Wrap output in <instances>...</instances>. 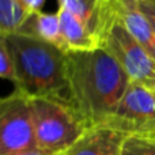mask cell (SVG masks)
I'll use <instances>...</instances> for the list:
<instances>
[{
	"label": "cell",
	"mask_w": 155,
	"mask_h": 155,
	"mask_svg": "<svg viewBox=\"0 0 155 155\" xmlns=\"http://www.w3.org/2000/svg\"><path fill=\"white\" fill-rule=\"evenodd\" d=\"M101 48L117 60L131 80L155 88V59L118 21L109 27L101 41Z\"/></svg>",
	"instance_id": "cell-5"
},
{
	"label": "cell",
	"mask_w": 155,
	"mask_h": 155,
	"mask_svg": "<svg viewBox=\"0 0 155 155\" xmlns=\"http://www.w3.org/2000/svg\"><path fill=\"white\" fill-rule=\"evenodd\" d=\"M129 134L110 125L90 127L61 155H121Z\"/></svg>",
	"instance_id": "cell-7"
},
{
	"label": "cell",
	"mask_w": 155,
	"mask_h": 155,
	"mask_svg": "<svg viewBox=\"0 0 155 155\" xmlns=\"http://www.w3.org/2000/svg\"><path fill=\"white\" fill-rule=\"evenodd\" d=\"M59 8H64L95 35L99 46L106 31L114 22L110 0H59Z\"/></svg>",
	"instance_id": "cell-8"
},
{
	"label": "cell",
	"mask_w": 155,
	"mask_h": 155,
	"mask_svg": "<svg viewBox=\"0 0 155 155\" xmlns=\"http://www.w3.org/2000/svg\"><path fill=\"white\" fill-rule=\"evenodd\" d=\"M121 155H155V137L132 134L127 137Z\"/></svg>",
	"instance_id": "cell-13"
},
{
	"label": "cell",
	"mask_w": 155,
	"mask_h": 155,
	"mask_svg": "<svg viewBox=\"0 0 155 155\" xmlns=\"http://www.w3.org/2000/svg\"><path fill=\"white\" fill-rule=\"evenodd\" d=\"M16 34L27 35L48 42L57 48L67 51L64 38L61 35V27H60V19L57 12H31Z\"/></svg>",
	"instance_id": "cell-10"
},
{
	"label": "cell",
	"mask_w": 155,
	"mask_h": 155,
	"mask_svg": "<svg viewBox=\"0 0 155 155\" xmlns=\"http://www.w3.org/2000/svg\"><path fill=\"white\" fill-rule=\"evenodd\" d=\"M37 148L61 155L84 134L87 125L68 99L31 98Z\"/></svg>",
	"instance_id": "cell-3"
},
{
	"label": "cell",
	"mask_w": 155,
	"mask_h": 155,
	"mask_svg": "<svg viewBox=\"0 0 155 155\" xmlns=\"http://www.w3.org/2000/svg\"><path fill=\"white\" fill-rule=\"evenodd\" d=\"M29 15L19 0H0V35L16 33Z\"/></svg>",
	"instance_id": "cell-12"
},
{
	"label": "cell",
	"mask_w": 155,
	"mask_h": 155,
	"mask_svg": "<svg viewBox=\"0 0 155 155\" xmlns=\"http://www.w3.org/2000/svg\"><path fill=\"white\" fill-rule=\"evenodd\" d=\"M0 76L5 80L12 82L14 84L16 82L15 64L3 40H0Z\"/></svg>",
	"instance_id": "cell-14"
},
{
	"label": "cell",
	"mask_w": 155,
	"mask_h": 155,
	"mask_svg": "<svg viewBox=\"0 0 155 155\" xmlns=\"http://www.w3.org/2000/svg\"><path fill=\"white\" fill-rule=\"evenodd\" d=\"M12 155H53V154L45 153V151L40 150V148H31V150L22 151V153H16V154H12Z\"/></svg>",
	"instance_id": "cell-18"
},
{
	"label": "cell",
	"mask_w": 155,
	"mask_h": 155,
	"mask_svg": "<svg viewBox=\"0 0 155 155\" xmlns=\"http://www.w3.org/2000/svg\"><path fill=\"white\" fill-rule=\"evenodd\" d=\"M68 98L87 128L104 125L113 116L131 79L104 48L67 52Z\"/></svg>",
	"instance_id": "cell-1"
},
{
	"label": "cell",
	"mask_w": 155,
	"mask_h": 155,
	"mask_svg": "<svg viewBox=\"0 0 155 155\" xmlns=\"http://www.w3.org/2000/svg\"><path fill=\"white\" fill-rule=\"evenodd\" d=\"M15 64V88L30 98L68 99L67 52L22 34L0 35Z\"/></svg>",
	"instance_id": "cell-2"
},
{
	"label": "cell",
	"mask_w": 155,
	"mask_h": 155,
	"mask_svg": "<svg viewBox=\"0 0 155 155\" xmlns=\"http://www.w3.org/2000/svg\"><path fill=\"white\" fill-rule=\"evenodd\" d=\"M137 10L146 16L155 34V0H135Z\"/></svg>",
	"instance_id": "cell-15"
},
{
	"label": "cell",
	"mask_w": 155,
	"mask_h": 155,
	"mask_svg": "<svg viewBox=\"0 0 155 155\" xmlns=\"http://www.w3.org/2000/svg\"><path fill=\"white\" fill-rule=\"evenodd\" d=\"M37 148L31 98L14 90L0 102V155Z\"/></svg>",
	"instance_id": "cell-4"
},
{
	"label": "cell",
	"mask_w": 155,
	"mask_h": 155,
	"mask_svg": "<svg viewBox=\"0 0 155 155\" xmlns=\"http://www.w3.org/2000/svg\"><path fill=\"white\" fill-rule=\"evenodd\" d=\"M19 2L31 14V12H40V11H42V7L46 0H19Z\"/></svg>",
	"instance_id": "cell-16"
},
{
	"label": "cell",
	"mask_w": 155,
	"mask_h": 155,
	"mask_svg": "<svg viewBox=\"0 0 155 155\" xmlns=\"http://www.w3.org/2000/svg\"><path fill=\"white\" fill-rule=\"evenodd\" d=\"M136 134L137 135H146V136L155 137V120H153L151 123H148L147 125H144L143 128H140Z\"/></svg>",
	"instance_id": "cell-17"
},
{
	"label": "cell",
	"mask_w": 155,
	"mask_h": 155,
	"mask_svg": "<svg viewBox=\"0 0 155 155\" xmlns=\"http://www.w3.org/2000/svg\"><path fill=\"white\" fill-rule=\"evenodd\" d=\"M57 14L60 19L61 35L64 38L68 52H83L101 48L95 35L75 15H72L64 8H59Z\"/></svg>",
	"instance_id": "cell-11"
},
{
	"label": "cell",
	"mask_w": 155,
	"mask_h": 155,
	"mask_svg": "<svg viewBox=\"0 0 155 155\" xmlns=\"http://www.w3.org/2000/svg\"><path fill=\"white\" fill-rule=\"evenodd\" d=\"M114 21H118L128 33L155 59V34L146 16L137 10L135 0H110Z\"/></svg>",
	"instance_id": "cell-9"
},
{
	"label": "cell",
	"mask_w": 155,
	"mask_h": 155,
	"mask_svg": "<svg viewBox=\"0 0 155 155\" xmlns=\"http://www.w3.org/2000/svg\"><path fill=\"white\" fill-rule=\"evenodd\" d=\"M155 120V88L131 80L106 124L132 135Z\"/></svg>",
	"instance_id": "cell-6"
}]
</instances>
